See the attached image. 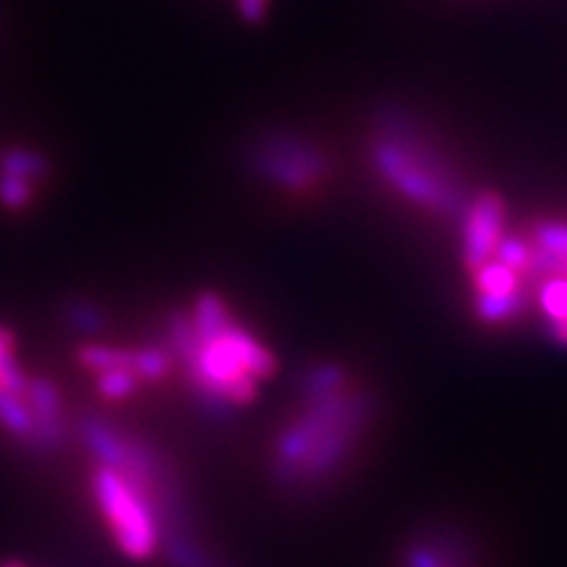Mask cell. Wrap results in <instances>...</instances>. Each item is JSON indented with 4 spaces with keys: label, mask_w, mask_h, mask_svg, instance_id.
<instances>
[{
    "label": "cell",
    "mask_w": 567,
    "mask_h": 567,
    "mask_svg": "<svg viewBox=\"0 0 567 567\" xmlns=\"http://www.w3.org/2000/svg\"><path fill=\"white\" fill-rule=\"evenodd\" d=\"M166 555L172 559L174 567H224L221 563H216L208 551H203L197 544L182 530H174L166 538Z\"/></svg>",
    "instance_id": "19"
},
{
    "label": "cell",
    "mask_w": 567,
    "mask_h": 567,
    "mask_svg": "<svg viewBox=\"0 0 567 567\" xmlns=\"http://www.w3.org/2000/svg\"><path fill=\"white\" fill-rule=\"evenodd\" d=\"M34 193H38V189H34L32 182L0 172V208L11 213L27 210L34 200Z\"/></svg>",
    "instance_id": "21"
},
{
    "label": "cell",
    "mask_w": 567,
    "mask_h": 567,
    "mask_svg": "<svg viewBox=\"0 0 567 567\" xmlns=\"http://www.w3.org/2000/svg\"><path fill=\"white\" fill-rule=\"evenodd\" d=\"M166 350L184 368L197 402L216 417L250 405L258 384L276 373V358L237 321L197 334L189 310H174L166 323Z\"/></svg>",
    "instance_id": "1"
},
{
    "label": "cell",
    "mask_w": 567,
    "mask_h": 567,
    "mask_svg": "<svg viewBox=\"0 0 567 567\" xmlns=\"http://www.w3.org/2000/svg\"><path fill=\"white\" fill-rule=\"evenodd\" d=\"M528 252H530V245L526 243L523 237H517V234H505V237L499 239V245H496V252H494V260H499L502 266L513 268L523 276L528 266Z\"/></svg>",
    "instance_id": "23"
},
{
    "label": "cell",
    "mask_w": 567,
    "mask_h": 567,
    "mask_svg": "<svg viewBox=\"0 0 567 567\" xmlns=\"http://www.w3.org/2000/svg\"><path fill=\"white\" fill-rule=\"evenodd\" d=\"M80 434L90 455L97 465H109L113 471L124 465L126 460V431L113 429L109 421H103L97 413L80 415Z\"/></svg>",
    "instance_id": "8"
},
{
    "label": "cell",
    "mask_w": 567,
    "mask_h": 567,
    "mask_svg": "<svg viewBox=\"0 0 567 567\" xmlns=\"http://www.w3.org/2000/svg\"><path fill=\"white\" fill-rule=\"evenodd\" d=\"M24 400L34 421L32 436L27 444L38 452L61 450L66 444V423H63V396L59 384L48 375H30Z\"/></svg>",
    "instance_id": "7"
},
{
    "label": "cell",
    "mask_w": 567,
    "mask_h": 567,
    "mask_svg": "<svg viewBox=\"0 0 567 567\" xmlns=\"http://www.w3.org/2000/svg\"><path fill=\"white\" fill-rule=\"evenodd\" d=\"M371 142V166L381 182L417 208L460 221L471 203L463 176L444 153L425 137L405 111H375Z\"/></svg>",
    "instance_id": "3"
},
{
    "label": "cell",
    "mask_w": 567,
    "mask_h": 567,
    "mask_svg": "<svg viewBox=\"0 0 567 567\" xmlns=\"http://www.w3.org/2000/svg\"><path fill=\"white\" fill-rule=\"evenodd\" d=\"M90 488L116 547L132 559L153 557L161 547V520L153 502L109 465L92 467Z\"/></svg>",
    "instance_id": "4"
},
{
    "label": "cell",
    "mask_w": 567,
    "mask_h": 567,
    "mask_svg": "<svg viewBox=\"0 0 567 567\" xmlns=\"http://www.w3.org/2000/svg\"><path fill=\"white\" fill-rule=\"evenodd\" d=\"M27 384H30V375L21 368L17 354L0 360V389H3V392L24 396Z\"/></svg>",
    "instance_id": "24"
},
{
    "label": "cell",
    "mask_w": 567,
    "mask_h": 567,
    "mask_svg": "<svg viewBox=\"0 0 567 567\" xmlns=\"http://www.w3.org/2000/svg\"><path fill=\"white\" fill-rule=\"evenodd\" d=\"M534 245L567 264V221H555V218L538 221L534 226Z\"/></svg>",
    "instance_id": "22"
},
{
    "label": "cell",
    "mask_w": 567,
    "mask_h": 567,
    "mask_svg": "<svg viewBox=\"0 0 567 567\" xmlns=\"http://www.w3.org/2000/svg\"><path fill=\"white\" fill-rule=\"evenodd\" d=\"M402 567H460L457 551L450 549V544L421 542L410 544L402 555Z\"/></svg>",
    "instance_id": "18"
},
{
    "label": "cell",
    "mask_w": 567,
    "mask_h": 567,
    "mask_svg": "<svg viewBox=\"0 0 567 567\" xmlns=\"http://www.w3.org/2000/svg\"><path fill=\"white\" fill-rule=\"evenodd\" d=\"M76 360H80V365H84L92 373L109 371V368H130L132 371V350L103 344V342L80 344L76 347Z\"/></svg>",
    "instance_id": "15"
},
{
    "label": "cell",
    "mask_w": 567,
    "mask_h": 567,
    "mask_svg": "<svg viewBox=\"0 0 567 567\" xmlns=\"http://www.w3.org/2000/svg\"><path fill=\"white\" fill-rule=\"evenodd\" d=\"M347 384H350V379H347L344 368L337 363H326L323 360V363H316L313 368H308V371L302 373L300 386H297V396H300V402H316L329 394L342 392Z\"/></svg>",
    "instance_id": "10"
},
{
    "label": "cell",
    "mask_w": 567,
    "mask_h": 567,
    "mask_svg": "<svg viewBox=\"0 0 567 567\" xmlns=\"http://www.w3.org/2000/svg\"><path fill=\"white\" fill-rule=\"evenodd\" d=\"M63 318H66V323L76 331V334L84 337L103 334L105 329V316L101 313V308H95V305L87 300H69L63 305Z\"/></svg>",
    "instance_id": "20"
},
{
    "label": "cell",
    "mask_w": 567,
    "mask_h": 567,
    "mask_svg": "<svg viewBox=\"0 0 567 567\" xmlns=\"http://www.w3.org/2000/svg\"><path fill=\"white\" fill-rule=\"evenodd\" d=\"M507 205L499 193H481L467 203L463 224V266L473 274L494 258L496 245L505 237Z\"/></svg>",
    "instance_id": "6"
},
{
    "label": "cell",
    "mask_w": 567,
    "mask_h": 567,
    "mask_svg": "<svg viewBox=\"0 0 567 567\" xmlns=\"http://www.w3.org/2000/svg\"><path fill=\"white\" fill-rule=\"evenodd\" d=\"M17 354V337H13L11 329L0 326V360Z\"/></svg>",
    "instance_id": "26"
},
{
    "label": "cell",
    "mask_w": 567,
    "mask_h": 567,
    "mask_svg": "<svg viewBox=\"0 0 567 567\" xmlns=\"http://www.w3.org/2000/svg\"><path fill=\"white\" fill-rule=\"evenodd\" d=\"M0 567H24V565L17 563V559H11V563H6V565H0Z\"/></svg>",
    "instance_id": "27"
},
{
    "label": "cell",
    "mask_w": 567,
    "mask_h": 567,
    "mask_svg": "<svg viewBox=\"0 0 567 567\" xmlns=\"http://www.w3.org/2000/svg\"><path fill=\"white\" fill-rule=\"evenodd\" d=\"M142 381L134 375L130 368H109V371L95 373V392L103 396V400L122 402L130 400L132 394H137Z\"/></svg>",
    "instance_id": "17"
},
{
    "label": "cell",
    "mask_w": 567,
    "mask_h": 567,
    "mask_svg": "<svg viewBox=\"0 0 567 567\" xmlns=\"http://www.w3.org/2000/svg\"><path fill=\"white\" fill-rule=\"evenodd\" d=\"M0 172L38 184L51 174V163L40 151H32V147H9V151L0 153Z\"/></svg>",
    "instance_id": "12"
},
{
    "label": "cell",
    "mask_w": 567,
    "mask_h": 567,
    "mask_svg": "<svg viewBox=\"0 0 567 567\" xmlns=\"http://www.w3.org/2000/svg\"><path fill=\"white\" fill-rule=\"evenodd\" d=\"M0 425H3L11 436L21 439V442H30L34 421H32V410L27 405L24 396L3 392V389H0Z\"/></svg>",
    "instance_id": "16"
},
{
    "label": "cell",
    "mask_w": 567,
    "mask_h": 567,
    "mask_svg": "<svg viewBox=\"0 0 567 567\" xmlns=\"http://www.w3.org/2000/svg\"><path fill=\"white\" fill-rule=\"evenodd\" d=\"M473 310H476L478 321L484 323H507L526 310V289L515 295H476L473 297Z\"/></svg>",
    "instance_id": "11"
},
{
    "label": "cell",
    "mask_w": 567,
    "mask_h": 567,
    "mask_svg": "<svg viewBox=\"0 0 567 567\" xmlns=\"http://www.w3.org/2000/svg\"><path fill=\"white\" fill-rule=\"evenodd\" d=\"M373 408L371 394L350 386L302 402V413L274 442V478L281 486H316L334 478L371 423Z\"/></svg>",
    "instance_id": "2"
},
{
    "label": "cell",
    "mask_w": 567,
    "mask_h": 567,
    "mask_svg": "<svg viewBox=\"0 0 567 567\" xmlns=\"http://www.w3.org/2000/svg\"><path fill=\"white\" fill-rule=\"evenodd\" d=\"M237 9L247 24H260L268 11V0H237Z\"/></svg>",
    "instance_id": "25"
},
{
    "label": "cell",
    "mask_w": 567,
    "mask_h": 567,
    "mask_svg": "<svg viewBox=\"0 0 567 567\" xmlns=\"http://www.w3.org/2000/svg\"><path fill=\"white\" fill-rule=\"evenodd\" d=\"M247 166L252 174L289 193L313 189L329 176V158L313 142L292 132H268L247 151Z\"/></svg>",
    "instance_id": "5"
},
{
    "label": "cell",
    "mask_w": 567,
    "mask_h": 567,
    "mask_svg": "<svg viewBox=\"0 0 567 567\" xmlns=\"http://www.w3.org/2000/svg\"><path fill=\"white\" fill-rule=\"evenodd\" d=\"M538 308L547 318V334L551 342L567 350V276L555 274L536 284Z\"/></svg>",
    "instance_id": "9"
},
{
    "label": "cell",
    "mask_w": 567,
    "mask_h": 567,
    "mask_svg": "<svg viewBox=\"0 0 567 567\" xmlns=\"http://www.w3.org/2000/svg\"><path fill=\"white\" fill-rule=\"evenodd\" d=\"M172 365H174V358L166 347L145 344V347H134L132 350V371L142 384H158V381L168 379Z\"/></svg>",
    "instance_id": "14"
},
{
    "label": "cell",
    "mask_w": 567,
    "mask_h": 567,
    "mask_svg": "<svg viewBox=\"0 0 567 567\" xmlns=\"http://www.w3.org/2000/svg\"><path fill=\"white\" fill-rule=\"evenodd\" d=\"M473 276V287H476V295H515L520 292L523 287V276L513 271V268L502 266L499 260H488Z\"/></svg>",
    "instance_id": "13"
}]
</instances>
